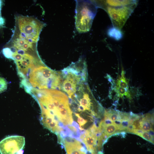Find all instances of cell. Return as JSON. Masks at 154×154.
<instances>
[{"mask_svg": "<svg viewBox=\"0 0 154 154\" xmlns=\"http://www.w3.org/2000/svg\"><path fill=\"white\" fill-rule=\"evenodd\" d=\"M78 141L67 137L64 140L67 154H87L82 151L84 147Z\"/></svg>", "mask_w": 154, "mask_h": 154, "instance_id": "6", "label": "cell"}, {"mask_svg": "<svg viewBox=\"0 0 154 154\" xmlns=\"http://www.w3.org/2000/svg\"><path fill=\"white\" fill-rule=\"evenodd\" d=\"M7 88V83L3 78L0 77V93L4 92Z\"/></svg>", "mask_w": 154, "mask_h": 154, "instance_id": "15", "label": "cell"}, {"mask_svg": "<svg viewBox=\"0 0 154 154\" xmlns=\"http://www.w3.org/2000/svg\"><path fill=\"white\" fill-rule=\"evenodd\" d=\"M24 137L17 135L7 136L0 141V154H23Z\"/></svg>", "mask_w": 154, "mask_h": 154, "instance_id": "4", "label": "cell"}, {"mask_svg": "<svg viewBox=\"0 0 154 154\" xmlns=\"http://www.w3.org/2000/svg\"><path fill=\"white\" fill-rule=\"evenodd\" d=\"M148 117V116H146L139 120V127L140 130L147 131H150L153 130L152 124L149 121Z\"/></svg>", "mask_w": 154, "mask_h": 154, "instance_id": "8", "label": "cell"}, {"mask_svg": "<svg viewBox=\"0 0 154 154\" xmlns=\"http://www.w3.org/2000/svg\"><path fill=\"white\" fill-rule=\"evenodd\" d=\"M124 74V72L123 70H122L121 76L119 77L117 79L116 82V86L128 89V83L125 79Z\"/></svg>", "mask_w": 154, "mask_h": 154, "instance_id": "13", "label": "cell"}, {"mask_svg": "<svg viewBox=\"0 0 154 154\" xmlns=\"http://www.w3.org/2000/svg\"><path fill=\"white\" fill-rule=\"evenodd\" d=\"M86 67L81 68L74 65L62 70L61 89L70 99L76 92L80 85L86 81Z\"/></svg>", "mask_w": 154, "mask_h": 154, "instance_id": "3", "label": "cell"}, {"mask_svg": "<svg viewBox=\"0 0 154 154\" xmlns=\"http://www.w3.org/2000/svg\"><path fill=\"white\" fill-rule=\"evenodd\" d=\"M102 7L114 27L121 29L138 4L137 0L103 1Z\"/></svg>", "mask_w": 154, "mask_h": 154, "instance_id": "1", "label": "cell"}, {"mask_svg": "<svg viewBox=\"0 0 154 154\" xmlns=\"http://www.w3.org/2000/svg\"><path fill=\"white\" fill-rule=\"evenodd\" d=\"M118 130H119L117 125L113 122L111 123L105 125L103 133L106 137H109Z\"/></svg>", "mask_w": 154, "mask_h": 154, "instance_id": "10", "label": "cell"}, {"mask_svg": "<svg viewBox=\"0 0 154 154\" xmlns=\"http://www.w3.org/2000/svg\"><path fill=\"white\" fill-rule=\"evenodd\" d=\"M108 34L110 37L117 40H120L122 37V33L120 29L114 27L109 29Z\"/></svg>", "mask_w": 154, "mask_h": 154, "instance_id": "12", "label": "cell"}, {"mask_svg": "<svg viewBox=\"0 0 154 154\" xmlns=\"http://www.w3.org/2000/svg\"><path fill=\"white\" fill-rule=\"evenodd\" d=\"M105 119L110 120L112 122L120 120L119 112L112 110H109L105 111Z\"/></svg>", "mask_w": 154, "mask_h": 154, "instance_id": "9", "label": "cell"}, {"mask_svg": "<svg viewBox=\"0 0 154 154\" xmlns=\"http://www.w3.org/2000/svg\"><path fill=\"white\" fill-rule=\"evenodd\" d=\"M116 91L119 97H122L125 96L129 98H131L129 89L116 86Z\"/></svg>", "mask_w": 154, "mask_h": 154, "instance_id": "14", "label": "cell"}, {"mask_svg": "<svg viewBox=\"0 0 154 154\" xmlns=\"http://www.w3.org/2000/svg\"><path fill=\"white\" fill-rule=\"evenodd\" d=\"M84 137L83 139L87 149L88 151L94 154L95 149L94 146L96 145L98 139L96 135L91 132L89 130L86 131Z\"/></svg>", "mask_w": 154, "mask_h": 154, "instance_id": "7", "label": "cell"}, {"mask_svg": "<svg viewBox=\"0 0 154 154\" xmlns=\"http://www.w3.org/2000/svg\"><path fill=\"white\" fill-rule=\"evenodd\" d=\"M1 1L0 0V27H3L4 25V21L2 17L1 16Z\"/></svg>", "mask_w": 154, "mask_h": 154, "instance_id": "17", "label": "cell"}, {"mask_svg": "<svg viewBox=\"0 0 154 154\" xmlns=\"http://www.w3.org/2000/svg\"><path fill=\"white\" fill-rule=\"evenodd\" d=\"M132 133L136 134L150 142L153 143V136L148 131H142L140 129H134L132 132Z\"/></svg>", "mask_w": 154, "mask_h": 154, "instance_id": "11", "label": "cell"}, {"mask_svg": "<svg viewBox=\"0 0 154 154\" xmlns=\"http://www.w3.org/2000/svg\"><path fill=\"white\" fill-rule=\"evenodd\" d=\"M10 56V58L15 60L19 72L24 75L32 69L38 61V57L29 54L13 53Z\"/></svg>", "mask_w": 154, "mask_h": 154, "instance_id": "5", "label": "cell"}, {"mask_svg": "<svg viewBox=\"0 0 154 154\" xmlns=\"http://www.w3.org/2000/svg\"><path fill=\"white\" fill-rule=\"evenodd\" d=\"M29 81L34 88L39 90H60L62 82L61 73L45 66L34 68L30 73Z\"/></svg>", "mask_w": 154, "mask_h": 154, "instance_id": "2", "label": "cell"}, {"mask_svg": "<svg viewBox=\"0 0 154 154\" xmlns=\"http://www.w3.org/2000/svg\"><path fill=\"white\" fill-rule=\"evenodd\" d=\"M75 115L78 117L77 121L80 126V127L84 125L87 122V121L81 117L78 114L75 113Z\"/></svg>", "mask_w": 154, "mask_h": 154, "instance_id": "16", "label": "cell"}]
</instances>
